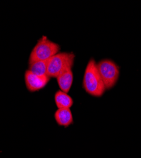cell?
<instances>
[{
  "label": "cell",
  "mask_w": 141,
  "mask_h": 158,
  "mask_svg": "<svg viewBox=\"0 0 141 158\" xmlns=\"http://www.w3.org/2000/svg\"><path fill=\"white\" fill-rule=\"evenodd\" d=\"M97 70L106 89H111L118 82L120 75L118 66L111 60H103L97 64Z\"/></svg>",
  "instance_id": "4"
},
{
  "label": "cell",
  "mask_w": 141,
  "mask_h": 158,
  "mask_svg": "<svg viewBox=\"0 0 141 158\" xmlns=\"http://www.w3.org/2000/svg\"><path fill=\"white\" fill-rule=\"evenodd\" d=\"M54 118L59 126L65 128L68 127L74 123L72 111L70 109H57L55 112Z\"/></svg>",
  "instance_id": "6"
},
{
  "label": "cell",
  "mask_w": 141,
  "mask_h": 158,
  "mask_svg": "<svg viewBox=\"0 0 141 158\" xmlns=\"http://www.w3.org/2000/svg\"><path fill=\"white\" fill-rule=\"evenodd\" d=\"M54 100L58 109H70L74 103L73 98L68 93L60 90L55 93Z\"/></svg>",
  "instance_id": "8"
},
{
  "label": "cell",
  "mask_w": 141,
  "mask_h": 158,
  "mask_svg": "<svg viewBox=\"0 0 141 158\" xmlns=\"http://www.w3.org/2000/svg\"><path fill=\"white\" fill-rule=\"evenodd\" d=\"M74 59L73 52H59L47 60V76L57 78L65 70L72 69Z\"/></svg>",
  "instance_id": "2"
},
{
  "label": "cell",
  "mask_w": 141,
  "mask_h": 158,
  "mask_svg": "<svg viewBox=\"0 0 141 158\" xmlns=\"http://www.w3.org/2000/svg\"><path fill=\"white\" fill-rule=\"evenodd\" d=\"M60 49V45L49 40L47 37L42 36L32 49L29 63L35 61H47L59 53Z\"/></svg>",
  "instance_id": "3"
},
{
  "label": "cell",
  "mask_w": 141,
  "mask_h": 158,
  "mask_svg": "<svg viewBox=\"0 0 141 158\" xmlns=\"http://www.w3.org/2000/svg\"><path fill=\"white\" fill-rule=\"evenodd\" d=\"M60 90L68 93L73 82V73L72 69H69L60 73L57 78Z\"/></svg>",
  "instance_id": "7"
},
{
  "label": "cell",
  "mask_w": 141,
  "mask_h": 158,
  "mask_svg": "<svg viewBox=\"0 0 141 158\" xmlns=\"http://www.w3.org/2000/svg\"><path fill=\"white\" fill-rule=\"evenodd\" d=\"M29 71L38 76L47 75V61H35L29 63Z\"/></svg>",
  "instance_id": "9"
},
{
  "label": "cell",
  "mask_w": 141,
  "mask_h": 158,
  "mask_svg": "<svg viewBox=\"0 0 141 158\" xmlns=\"http://www.w3.org/2000/svg\"><path fill=\"white\" fill-rule=\"evenodd\" d=\"M50 78L47 75L38 76L28 70L25 71L24 80L28 90L32 93L43 89L49 82Z\"/></svg>",
  "instance_id": "5"
},
{
  "label": "cell",
  "mask_w": 141,
  "mask_h": 158,
  "mask_svg": "<svg viewBox=\"0 0 141 158\" xmlns=\"http://www.w3.org/2000/svg\"><path fill=\"white\" fill-rule=\"evenodd\" d=\"M83 87L86 93L95 98H100L106 92V87L97 70L94 59L89 60L84 73Z\"/></svg>",
  "instance_id": "1"
}]
</instances>
